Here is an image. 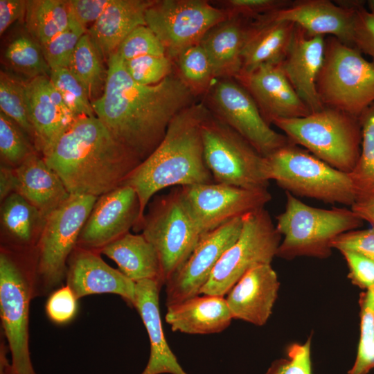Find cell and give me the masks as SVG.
I'll use <instances>...</instances> for the list:
<instances>
[{"instance_id": "cell-50", "label": "cell", "mask_w": 374, "mask_h": 374, "mask_svg": "<svg viewBox=\"0 0 374 374\" xmlns=\"http://www.w3.org/2000/svg\"><path fill=\"white\" fill-rule=\"evenodd\" d=\"M109 2L110 0H70L68 4L71 16L86 28L98 19Z\"/></svg>"}, {"instance_id": "cell-41", "label": "cell", "mask_w": 374, "mask_h": 374, "mask_svg": "<svg viewBox=\"0 0 374 374\" xmlns=\"http://www.w3.org/2000/svg\"><path fill=\"white\" fill-rule=\"evenodd\" d=\"M87 31L85 27L71 16L69 26L41 46L44 56L51 70L68 69L76 46Z\"/></svg>"}, {"instance_id": "cell-40", "label": "cell", "mask_w": 374, "mask_h": 374, "mask_svg": "<svg viewBox=\"0 0 374 374\" xmlns=\"http://www.w3.org/2000/svg\"><path fill=\"white\" fill-rule=\"evenodd\" d=\"M49 79L68 109L76 116H96L91 102L81 83L67 68L52 69Z\"/></svg>"}, {"instance_id": "cell-51", "label": "cell", "mask_w": 374, "mask_h": 374, "mask_svg": "<svg viewBox=\"0 0 374 374\" xmlns=\"http://www.w3.org/2000/svg\"><path fill=\"white\" fill-rule=\"evenodd\" d=\"M27 1L0 0L1 35L14 22L25 17Z\"/></svg>"}, {"instance_id": "cell-43", "label": "cell", "mask_w": 374, "mask_h": 374, "mask_svg": "<svg viewBox=\"0 0 374 374\" xmlns=\"http://www.w3.org/2000/svg\"><path fill=\"white\" fill-rule=\"evenodd\" d=\"M115 53L127 61L143 55H165L166 49L146 25L135 28L119 45Z\"/></svg>"}, {"instance_id": "cell-3", "label": "cell", "mask_w": 374, "mask_h": 374, "mask_svg": "<svg viewBox=\"0 0 374 374\" xmlns=\"http://www.w3.org/2000/svg\"><path fill=\"white\" fill-rule=\"evenodd\" d=\"M207 109L201 100L180 112L170 123L159 146L123 183L132 187L138 196L139 226L146 207L157 192L171 186L214 183L204 161L201 134Z\"/></svg>"}, {"instance_id": "cell-46", "label": "cell", "mask_w": 374, "mask_h": 374, "mask_svg": "<svg viewBox=\"0 0 374 374\" xmlns=\"http://www.w3.org/2000/svg\"><path fill=\"white\" fill-rule=\"evenodd\" d=\"M78 301L68 285H62L48 295L45 305L46 314L57 325L67 324L77 315Z\"/></svg>"}, {"instance_id": "cell-11", "label": "cell", "mask_w": 374, "mask_h": 374, "mask_svg": "<svg viewBox=\"0 0 374 374\" xmlns=\"http://www.w3.org/2000/svg\"><path fill=\"white\" fill-rule=\"evenodd\" d=\"M139 229L157 251L164 285L204 235L186 204L181 186L154 199Z\"/></svg>"}, {"instance_id": "cell-23", "label": "cell", "mask_w": 374, "mask_h": 374, "mask_svg": "<svg viewBox=\"0 0 374 374\" xmlns=\"http://www.w3.org/2000/svg\"><path fill=\"white\" fill-rule=\"evenodd\" d=\"M356 11L341 7L329 0H296L271 14L278 20L294 23L310 35L332 36L354 46Z\"/></svg>"}, {"instance_id": "cell-19", "label": "cell", "mask_w": 374, "mask_h": 374, "mask_svg": "<svg viewBox=\"0 0 374 374\" xmlns=\"http://www.w3.org/2000/svg\"><path fill=\"white\" fill-rule=\"evenodd\" d=\"M100 253L75 247L68 259L66 285L78 299L91 294H114L134 308L136 283L108 265Z\"/></svg>"}, {"instance_id": "cell-28", "label": "cell", "mask_w": 374, "mask_h": 374, "mask_svg": "<svg viewBox=\"0 0 374 374\" xmlns=\"http://www.w3.org/2000/svg\"><path fill=\"white\" fill-rule=\"evenodd\" d=\"M250 21L229 16L209 30L199 42L210 60L216 79L235 78L240 74Z\"/></svg>"}, {"instance_id": "cell-16", "label": "cell", "mask_w": 374, "mask_h": 374, "mask_svg": "<svg viewBox=\"0 0 374 374\" xmlns=\"http://www.w3.org/2000/svg\"><path fill=\"white\" fill-rule=\"evenodd\" d=\"M242 217L204 234L184 265L166 281V305L200 294V290L224 253L237 240Z\"/></svg>"}, {"instance_id": "cell-49", "label": "cell", "mask_w": 374, "mask_h": 374, "mask_svg": "<svg viewBox=\"0 0 374 374\" xmlns=\"http://www.w3.org/2000/svg\"><path fill=\"white\" fill-rule=\"evenodd\" d=\"M353 46L374 62V12L362 6L357 10L353 28Z\"/></svg>"}, {"instance_id": "cell-52", "label": "cell", "mask_w": 374, "mask_h": 374, "mask_svg": "<svg viewBox=\"0 0 374 374\" xmlns=\"http://www.w3.org/2000/svg\"><path fill=\"white\" fill-rule=\"evenodd\" d=\"M350 208L360 219L374 226V194L356 199Z\"/></svg>"}, {"instance_id": "cell-4", "label": "cell", "mask_w": 374, "mask_h": 374, "mask_svg": "<svg viewBox=\"0 0 374 374\" xmlns=\"http://www.w3.org/2000/svg\"><path fill=\"white\" fill-rule=\"evenodd\" d=\"M35 260L28 266L8 249L0 253V313L7 347L0 348V374H37L29 349V313L36 298Z\"/></svg>"}, {"instance_id": "cell-39", "label": "cell", "mask_w": 374, "mask_h": 374, "mask_svg": "<svg viewBox=\"0 0 374 374\" xmlns=\"http://www.w3.org/2000/svg\"><path fill=\"white\" fill-rule=\"evenodd\" d=\"M24 131L10 118L0 111V152L9 166H19L36 148Z\"/></svg>"}, {"instance_id": "cell-10", "label": "cell", "mask_w": 374, "mask_h": 374, "mask_svg": "<svg viewBox=\"0 0 374 374\" xmlns=\"http://www.w3.org/2000/svg\"><path fill=\"white\" fill-rule=\"evenodd\" d=\"M201 134L204 161L215 183L267 188L265 157L208 109L201 124Z\"/></svg>"}, {"instance_id": "cell-54", "label": "cell", "mask_w": 374, "mask_h": 374, "mask_svg": "<svg viewBox=\"0 0 374 374\" xmlns=\"http://www.w3.org/2000/svg\"><path fill=\"white\" fill-rule=\"evenodd\" d=\"M368 5L369 8V11L374 12V0L368 1Z\"/></svg>"}, {"instance_id": "cell-36", "label": "cell", "mask_w": 374, "mask_h": 374, "mask_svg": "<svg viewBox=\"0 0 374 374\" xmlns=\"http://www.w3.org/2000/svg\"><path fill=\"white\" fill-rule=\"evenodd\" d=\"M362 144L359 159L349 176L357 199L374 194V103L359 118Z\"/></svg>"}, {"instance_id": "cell-22", "label": "cell", "mask_w": 374, "mask_h": 374, "mask_svg": "<svg viewBox=\"0 0 374 374\" xmlns=\"http://www.w3.org/2000/svg\"><path fill=\"white\" fill-rule=\"evenodd\" d=\"M280 283L271 264L247 271L225 298L233 319L261 326L266 323L277 299Z\"/></svg>"}, {"instance_id": "cell-2", "label": "cell", "mask_w": 374, "mask_h": 374, "mask_svg": "<svg viewBox=\"0 0 374 374\" xmlns=\"http://www.w3.org/2000/svg\"><path fill=\"white\" fill-rule=\"evenodd\" d=\"M69 194L100 197L121 186L142 161L96 116H82L42 154Z\"/></svg>"}, {"instance_id": "cell-5", "label": "cell", "mask_w": 374, "mask_h": 374, "mask_svg": "<svg viewBox=\"0 0 374 374\" xmlns=\"http://www.w3.org/2000/svg\"><path fill=\"white\" fill-rule=\"evenodd\" d=\"M276 221L283 237L276 256L285 260L301 256L327 258L335 238L359 229L364 222L351 208L314 207L288 192L285 210Z\"/></svg>"}, {"instance_id": "cell-38", "label": "cell", "mask_w": 374, "mask_h": 374, "mask_svg": "<svg viewBox=\"0 0 374 374\" xmlns=\"http://www.w3.org/2000/svg\"><path fill=\"white\" fill-rule=\"evenodd\" d=\"M360 335L353 366L347 374H368L374 368V287L359 296Z\"/></svg>"}, {"instance_id": "cell-45", "label": "cell", "mask_w": 374, "mask_h": 374, "mask_svg": "<svg viewBox=\"0 0 374 374\" xmlns=\"http://www.w3.org/2000/svg\"><path fill=\"white\" fill-rule=\"evenodd\" d=\"M290 0H221L212 1L224 9L229 17L253 19L260 15L283 9L290 6Z\"/></svg>"}, {"instance_id": "cell-29", "label": "cell", "mask_w": 374, "mask_h": 374, "mask_svg": "<svg viewBox=\"0 0 374 374\" xmlns=\"http://www.w3.org/2000/svg\"><path fill=\"white\" fill-rule=\"evenodd\" d=\"M153 0H110L87 33L107 61L135 28L145 25V15Z\"/></svg>"}, {"instance_id": "cell-42", "label": "cell", "mask_w": 374, "mask_h": 374, "mask_svg": "<svg viewBox=\"0 0 374 374\" xmlns=\"http://www.w3.org/2000/svg\"><path fill=\"white\" fill-rule=\"evenodd\" d=\"M123 62L130 78L142 85L156 84L174 71L172 60L166 55H143Z\"/></svg>"}, {"instance_id": "cell-9", "label": "cell", "mask_w": 374, "mask_h": 374, "mask_svg": "<svg viewBox=\"0 0 374 374\" xmlns=\"http://www.w3.org/2000/svg\"><path fill=\"white\" fill-rule=\"evenodd\" d=\"M98 198L70 194L45 219L35 247L36 297L48 296L66 278L68 259Z\"/></svg>"}, {"instance_id": "cell-33", "label": "cell", "mask_w": 374, "mask_h": 374, "mask_svg": "<svg viewBox=\"0 0 374 374\" xmlns=\"http://www.w3.org/2000/svg\"><path fill=\"white\" fill-rule=\"evenodd\" d=\"M45 220L40 212L17 193H12L1 206V222L7 234L23 249L35 245L37 225Z\"/></svg>"}, {"instance_id": "cell-1", "label": "cell", "mask_w": 374, "mask_h": 374, "mask_svg": "<svg viewBox=\"0 0 374 374\" xmlns=\"http://www.w3.org/2000/svg\"><path fill=\"white\" fill-rule=\"evenodd\" d=\"M196 102L174 72L156 84L136 83L114 53L107 60L104 92L91 105L112 134L143 161L161 143L172 119Z\"/></svg>"}, {"instance_id": "cell-26", "label": "cell", "mask_w": 374, "mask_h": 374, "mask_svg": "<svg viewBox=\"0 0 374 374\" xmlns=\"http://www.w3.org/2000/svg\"><path fill=\"white\" fill-rule=\"evenodd\" d=\"M14 192L34 206L44 220L70 194L57 173L37 153L14 168Z\"/></svg>"}, {"instance_id": "cell-7", "label": "cell", "mask_w": 374, "mask_h": 374, "mask_svg": "<svg viewBox=\"0 0 374 374\" xmlns=\"http://www.w3.org/2000/svg\"><path fill=\"white\" fill-rule=\"evenodd\" d=\"M265 176L294 196L350 206L357 199L348 173L292 142L265 157Z\"/></svg>"}, {"instance_id": "cell-12", "label": "cell", "mask_w": 374, "mask_h": 374, "mask_svg": "<svg viewBox=\"0 0 374 374\" xmlns=\"http://www.w3.org/2000/svg\"><path fill=\"white\" fill-rule=\"evenodd\" d=\"M281 240L265 208L243 216L240 236L222 256L200 294L224 296L250 269L271 264Z\"/></svg>"}, {"instance_id": "cell-35", "label": "cell", "mask_w": 374, "mask_h": 374, "mask_svg": "<svg viewBox=\"0 0 374 374\" xmlns=\"http://www.w3.org/2000/svg\"><path fill=\"white\" fill-rule=\"evenodd\" d=\"M4 60L13 71L31 80L39 76L49 77L48 66L41 46L28 34H19L8 44Z\"/></svg>"}, {"instance_id": "cell-21", "label": "cell", "mask_w": 374, "mask_h": 374, "mask_svg": "<svg viewBox=\"0 0 374 374\" xmlns=\"http://www.w3.org/2000/svg\"><path fill=\"white\" fill-rule=\"evenodd\" d=\"M26 93L34 145L42 154L78 116L68 109L49 77L28 80Z\"/></svg>"}, {"instance_id": "cell-32", "label": "cell", "mask_w": 374, "mask_h": 374, "mask_svg": "<svg viewBox=\"0 0 374 374\" xmlns=\"http://www.w3.org/2000/svg\"><path fill=\"white\" fill-rule=\"evenodd\" d=\"M70 19L68 1H27L26 29L40 46L64 31L69 26Z\"/></svg>"}, {"instance_id": "cell-14", "label": "cell", "mask_w": 374, "mask_h": 374, "mask_svg": "<svg viewBox=\"0 0 374 374\" xmlns=\"http://www.w3.org/2000/svg\"><path fill=\"white\" fill-rule=\"evenodd\" d=\"M202 101L265 157L291 142L270 127L251 95L235 78L217 79Z\"/></svg>"}, {"instance_id": "cell-24", "label": "cell", "mask_w": 374, "mask_h": 374, "mask_svg": "<svg viewBox=\"0 0 374 374\" xmlns=\"http://www.w3.org/2000/svg\"><path fill=\"white\" fill-rule=\"evenodd\" d=\"M163 285L152 280L136 283L134 308L139 313L150 342V355L141 374H188L179 364L166 339L159 309Z\"/></svg>"}, {"instance_id": "cell-25", "label": "cell", "mask_w": 374, "mask_h": 374, "mask_svg": "<svg viewBox=\"0 0 374 374\" xmlns=\"http://www.w3.org/2000/svg\"><path fill=\"white\" fill-rule=\"evenodd\" d=\"M295 26L291 21L275 19L271 12L251 19L242 54L240 74L249 73L266 63L282 62Z\"/></svg>"}, {"instance_id": "cell-48", "label": "cell", "mask_w": 374, "mask_h": 374, "mask_svg": "<svg viewBox=\"0 0 374 374\" xmlns=\"http://www.w3.org/2000/svg\"><path fill=\"white\" fill-rule=\"evenodd\" d=\"M331 247L339 251H355L374 260V226L342 233L333 240Z\"/></svg>"}, {"instance_id": "cell-17", "label": "cell", "mask_w": 374, "mask_h": 374, "mask_svg": "<svg viewBox=\"0 0 374 374\" xmlns=\"http://www.w3.org/2000/svg\"><path fill=\"white\" fill-rule=\"evenodd\" d=\"M140 203L135 190L121 185L97 199L76 247L100 252L107 244L139 226Z\"/></svg>"}, {"instance_id": "cell-8", "label": "cell", "mask_w": 374, "mask_h": 374, "mask_svg": "<svg viewBox=\"0 0 374 374\" xmlns=\"http://www.w3.org/2000/svg\"><path fill=\"white\" fill-rule=\"evenodd\" d=\"M316 87L324 107L360 118L374 103V62L356 47L326 36Z\"/></svg>"}, {"instance_id": "cell-6", "label": "cell", "mask_w": 374, "mask_h": 374, "mask_svg": "<svg viewBox=\"0 0 374 374\" xmlns=\"http://www.w3.org/2000/svg\"><path fill=\"white\" fill-rule=\"evenodd\" d=\"M271 124L291 142L339 171L350 173L357 163L362 144L359 118L324 107L303 117L276 118Z\"/></svg>"}, {"instance_id": "cell-34", "label": "cell", "mask_w": 374, "mask_h": 374, "mask_svg": "<svg viewBox=\"0 0 374 374\" xmlns=\"http://www.w3.org/2000/svg\"><path fill=\"white\" fill-rule=\"evenodd\" d=\"M172 60L173 72L195 98H201L202 100L217 80L202 46L198 44L188 47Z\"/></svg>"}, {"instance_id": "cell-13", "label": "cell", "mask_w": 374, "mask_h": 374, "mask_svg": "<svg viewBox=\"0 0 374 374\" xmlns=\"http://www.w3.org/2000/svg\"><path fill=\"white\" fill-rule=\"evenodd\" d=\"M228 17L224 9L207 0H153L145 21L172 60L199 44L209 30Z\"/></svg>"}, {"instance_id": "cell-20", "label": "cell", "mask_w": 374, "mask_h": 374, "mask_svg": "<svg viewBox=\"0 0 374 374\" xmlns=\"http://www.w3.org/2000/svg\"><path fill=\"white\" fill-rule=\"evenodd\" d=\"M325 36L310 35L296 25L294 35L281 62L283 71L310 113L322 109L316 82L325 51Z\"/></svg>"}, {"instance_id": "cell-53", "label": "cell", "mask_w": 374, "mask_h": 374, "mask_svg": "<svg viewBox=\"0 0 374 374\" xmlns=\"http://www.w3.org/2000/svg\"><path fill=\"white\" fill-rule=\"evenodd\" d=\"M15 176L14 168L2 165L0 168V198L3 201L9 195L14 193Z\"/></svg>"}, {"instance_id": "cell-47", "label": "cell", "mask_w": 374, "mask_h": 374, "mask_svg": "<svg viewBox=\"0 0 374 374\" xmlns=\"http://www.w3.org/2000/svg\"><path fill=\"white\" fill-rule=\"evenodd\" d=\"M340 252L346 262L351 283L365 290L374 287V260L352 251Z\"/></svg>"}, {"instance_id": "cell-15", "label": "cell", "mask_w": 374, "mask_h": 374, "mask_svg": "<svg viewBox=\"0 0 374 374\" xmlns=\"http://www.w3.org/2000/svg\"><path fill=\"white\" fill-rule=\"evenodd\" d=\"M181 187L186 204L202 235L265 208L271 199L267 188L247 189L215 182Z\"/></svg>"}, {"instance_id": "cell-30", "label": "cell", "mask_w": 374, "mask_h": 374, "mask_svg": "<svg viewBox=\"0 0 374 374\" xmlns=\"http://www.w3.org/2000/svg\"><path fill=\"white\" fill-rule=\"evenodd\" d=\"M100 253L114 260L119 270L134 283L152 280L164 285L157 251L142 233L128 232L107 244Z\"/></svg>"}, {"instance_id": "cell-44", "label": "cell", "mask_w": 374, "mask_h": 374, "mask_svg": "<svg viewBox=\"0 0 374 374\" xmlns=\"http://www.w3.org/2000/svg\"><path fill=\"white\" fill-rule=\"evenodd\" d=\"M265 374H312L311 337L286 348V357L274 360Z\"/></svg>"}, {"instance_id": "cell-31", "label": "cell", "mask_w": 374, "mask_h": 374, "mask_svg": "<svg viewBox=\"0 0 374 374\" xmlns=\"http://www.w3.org/2000/svg\"><path fill=\"white\" fill-rule=\"evenodd\" d=\"M103 59L91 36L86 33L79 40L68 67L84 88L91 102L98 99L104 92L107 68Z\"/></svg>"}, {"instance_id": "cell-18", "label": "cell", "mask_w": 374, "mask_h": 374, "mask_svg": "<svg viewBox=\"0 0 374 374\" xmlns=\"http://www.w3.org/2000/svg\"><path fill=\"white\" fill-rule=\"evenodd\" d=\"M235 79L251 95L269 125L276 118H300L310 114L287 80L281 62L262 64Z\"/></svg>"}, {"instance_id": "cell-37", "label": "cell", "mask_w": 374, "mask_h": 374, "mask_svg": "<svg viewBox=\"0 0 374 374\" xmlns=\"http://www.w3.org/2000/svg\"><path fill=\"white\" fill-rule=\"evenodd\" d=\"M26 81L1 70L0 72V107L28 136L34 144V130L30 121Z\"/></svg>"}, {"instance_id": "cell-27", "label": "cell", "mask_w": 374, "mask_h": 374, "mask_svg": "<svg viewBox=\"0 0 374 374\" xmlns=\"http://www.w3.org/2000/svg\"><path fill=\"white\" fill-rule=\"evenodd\" d=\"M168 307L166 321L172 331L193 335L217 333L233 319L224 296H196Z\"/></svg>"}]
</instances>
